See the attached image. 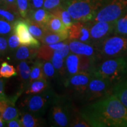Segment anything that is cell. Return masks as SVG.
<instances>
[{
  "instance_id": "obj_1",
  "label": "cell",
  "mask_w": 127,
  "mask_h": 127,
  "mask_svg": "<svg viewBox=\"0 0 127 127\" xmlns=\"http://www.w3.org/2000/svg\"><path fill=\"white\" fill-rule=\"evenodd\" d=\"M93 127H127V107L113 94L87 105L79 111Z\"/></svg>"
},
{
  "instance_id": "obj_2",
  "label": "cell",
  "mask_w": 127,
  "mask_h": 127,
  "mask_svg": "<svg viewBox=\"0 0 127 127\" xmlns=\"http://www.w3.org/2000/svg\"><path fill=\"white\" fill-rule=\"evenodd\" d=\"M90 73L93 77L108 79L115 84L127 77V56L96 60Z\"/></svg>"
},
{
  "instance_id": "obj_3",
  "label": "cell",
  "mask_w": 127,
  "mask_h": 127,
  "mask_svg": "<svg viewBox=\"0 0 127 127\" xmlns=\"http://www.w3.org/2000/svg\"><path fill=\"white\" fill-rule=\"evenodd\" d=\"M105 2V0H65L63 7L74 22H88L95 18Z\"/></svg>"
},
{
  "instance_id": "obj_4",
  "label": "cell",
  "mask_w": 127,
  "mask_h": 127,
  "mask_svg": "<svg viewBox=\"0 0 127 127\" xmlns=\"http://www.w3.org/2000/svg\"><path fill=\"white\" fill-rule=\"evenodd\" d=\"M75 114L71 101L65 96L57 95L50 106L49 120L53 127H69Z\"/></svg>"
},
{
  "instance_id": "obj_5",
  "label": "cell",
  "mask_w": 127,
  "mask_h": 127,
  "mask_svg": "<svg viewBox=\"0 0 127 127\" xmlns=\"http://www.w3.org/2000/svg\"><path fill=\"white\" fill-rule=\"evenodd\" d=\"M97 60L127 56V35L114 34L96 47Z\"/></svg>"
},
{
  "instance_id": "obj_6",
  "label": "cell",
  "mask_w": 127,
  "mask_h": 127,
  "mask_svg": "<svg viewBox=\"0 0 127 127\" xmlns=\"http://www.w3.org/2000/svg\"><path fill=\"white\" fill-rule=\"evenodd\" d=\"M57 95L50 88L42 93L28 95L21 103V111L41 117L50 107Z\"/></svg>"
},
{
  "instance_id": "obj_7",
  "label": "cell",
  "mask_w": 127,
  "mask_h": 127,
  "mask_svg": "<svg viewBox=\"0 0 127 127\" xmlns=\"http://www.w3.org/2000/svg\"><path fill=\"white\" fill-rule=\"evenodd\" d=\"M114 85L108 79L93 77L83 95L84 98L86 101H91L112 94Z\"/></svg>"
},
{
  "instance_id": "obj_8",
  "label": "cell",
  "mask_w": 127,
  "mask_h": 127,
  "mask_svg": "<svg viewBox=\"0 0 127 127\" xmlns=\"http://www.w3.org/2000/svg\"><path fill=\"white\" fill-rule=\"evenodd\" d=\"M127 8V0H112L100 9L91 21H115L123 15Z\"/></svg>"
},
{
  "instance_id": "obj_9",
  "label": "cell",
  "mask_w": 127,
  "mask_h": 127,
  "mask_svg": "<svg viewBox=\"0 0 127 127\" xmlns=\"http://www.w3.org/2000/svg\"><path fill=\"white\" fill-rule=\"evenodd\" d=\"M115 21H90L91 44L95 47L114 34Z\"/></svg>"
},
{
  "instance_id": "obj_10",
  "label": "cell",
  "mask_w": 127,
  "mask_h": 127,
  "mask_svg": "<svg viewBox=\"0 0 127 127\" xmlns=\"http://www.w3.org/2000/svg\"><path fill=\"white\" fill-rule=\"evenodd\" d=\"M93 75L90 72H79L66 78L64 81V86L76 95L82 96Z\"/></svg>"
},
{
  "instance_id": "obj_11",
  "label": "cell",
  "mask_w": 127,
  "mask_h": 127,
  "mask_svg": "<svg viewBox=\"0 0 127 127\" xmlns=\"http://www.w3.org/2000/svg\"><path fill=\"white\" fill-rule=\"evenodd\" d=\"M13 31L18 36L21 45L39 48L41 42L31 34L25 19L20 18L13 24Z\"/></svg>"
},
{
  "instance_id": "obj_12",
  "label": "cell",
  "mask_w": 127,
  "mask_h": 127,
  "mask_svg": "<svg viewBox=\"0 0 127 127\" xmlns=\"http://www.w3.org/2000/svg\"><path fill=\"white\" fill-rule=\"evenodd\" d=\"M24 91L23 90L21 89L14 96L0 100V117L5 123L20 117V111L15 107V102Z\"/></svg>"
},
{
  "instance_id": "obj_13",
  "label": "cell",
  "mask_w": 127,
  "mask_h": 127,
  "mask_svg": "<svg viewBox=\"0 0 127 127\" xmlns=\"http://www.w3.org/2000/svg\"><path fill=\"white\" fill-rule=\"evenodd\" d=\"M68 39L91 44L90 21L74 22L68 30Z\"/></svg>"
},
{
  "instance_id": "obj_14",
  "label": "cell",
  "mask_w": 127,
  "mask_h": 127,
  "mask_svg": "<svg viewBox=\"0 0 127 127\" xmlns=\"http://www.w3.org/2000/svg\"><path fill=\"white\" fill-rule=\"evenodd\" d=\"M68 45L71 52L72 53L77 55L96 58L97 49L95 46L91 44L75 40V39H68Z\"/></svg>"
},
{
  "instance_id": "obj_15",
  "label": "cell",
  "mask_w": 127,
  "mask_h": 127,
  "mask_svg": "<svg viewBox=\"0 0 127 127\" xmlns=\"http://www.w3.org/2000/svg\"><path fill=\"white\" fill-rule=\"evenodd\" d=\"M38 48L21 45L12 53V58L15 61H32L37 58Z\"/></svg>"
},
{
  "instance_id": "obj_16",
  "label": "cell",
  "mask_w": 127,
  "mask_h": 127,
  "mask_svg": "<svg viewBox=\"0 0 127 127\" xmlns=\"http://www.w3.org/2000/svg\"><path fill=\"white\" fill-rule=\"evenodd\" d=\"M68 39L66 40L57 42V43L48 44H42L38 48L37 53V58L44 61H51L55 50L63 47L68 43Z\"/></svg>"
},
{
  "instance_id": "obj_17",
  "label": "cell",
  "mask_w": 127,
  "mask_h": 127,
  "mask_svg": "<svg viewBox=\"0 0 127 127\" xmlns=\"http://www.w3.org/2000/svg\"><path fill=\"white\" fill-rule=\"evenodd\" d=\"M32 63V61H21L17 65V75L21 83V89L24 91L29 84L32 66H30V64Z\"/></svg>"
},
{
  "instance_id": "obj_18",
  "label": "cell",
  "mask_w": 127,
  "mask_h": 127,
  "mask_svg": "<svg viewBox=\"0 0 127 127\" xmlns=\"http://www.w3.org/2000/svg\"><path fill=\"white\" fill-rule=\"evenodd\" d=\"M20 117L23 127H39L45 125V120L41 117L27 111H20Z\"/></svg>"
},
{
  "instance_id": "obj_19",
  "label": "cell",
  "mask_w": 127,
  "mask_h": 127,
  "mask_svg": "<svg viewBox=\"0 0 127 127\" xmlns=\"http://www.w3.org/2000/svg\"><path fill=\"white\" fill-rule=\"evenodd\" d=\"M45 27L47 31L68 36V28L58 17L52 14Z\"/></svg>"
},
{
  "instance_id": "obj_20",
  "label": "cell",
  "mask_w": 127,
  "mask_h": 127,
  "mask_svg": "<svg viewBox=\"0 0 127 127\" xmlns=\"http://www.w3.org/2000/svg\"><path fill=\"white\" fill-rule=\"evenodd\" d=\"M50 88L49 81L45 78L35 80L28 85L25 90L27 95L37 94L43 93Z\"/></svg>"
},
{
  "instance_id": "obj_21",
  "label": "cell",
  "mask_w": 127,
  "mask_h": 127,
  "mask_svg": "<svg viewBox=\"0 0 127 127\" xmlns=\"http://www.w3.org/2000/svg\"><path fill=\"white\" fill-rule=\"evenodd\" d=\"M112 94L118 98L127 107V77L114 84L112 87Z\"/></svg>"
},
{
  "instance_id": "obj_22",
  "label": "cell",
  "mask_w": 127,
  "mask_h": 127,
  "mask_svg": "<svg viewBox=\"0 0 127 127\" xmlns=\"http://www.w3.org/2000/svg\"><path fill=\"white\" fill-rule=\"evenodd\" d=\"M51 15L52 13L50 11L44 8H40L35 10L30 11L27 18H29L36 23L45 26Z\"/></svg>"
},
{
  "instance_id": "obj_23",
  "label": "cell",
  "mask_w": 127,
  "mask_h": 127,
  "mask_svg": "<svg viewBox=\"0 0 127 127\" xmlns=\"http://www.w3.org/2000/svg\"><path fill=\"white\" fill-rule=\"evenodd\" d=\"M28 25V28L31 34L38 40L41 41L44 35L48 31L44 25L36 23L29 18L25 19Z\"/></svg>"
},
{
  "instance_id": "obj_24",
  "label": "cell",
  "mask_w": 127,
  "mask_h": 127,
  "mask_svg": "<svg viewBox=\"0 0 127 127\" xmlns=\"http://www.w3.org/2000/svg\"><path fill=\"white\" fill-rule=\"evenodd\" d=\"M64 59L65 58L60 53H58L57 50H55L51 61L57 70L58 77L66 78L65 65Z\"/></svg>"
},
{
  "instance_id": "obj_25",
  "label": "cell",
  "mask_w": 127,
  "mask_h": 127,
  "mask_svg": "<svg viewBox=\"0 0 127 127\" xmlns=\"http://www.w3.org/2000/svg\"><path fill=\"white\" fill-rule=\"evenodd\" d=\"M42 66H43V60L36 58L32 64L29 84L35 80L45 78Z\"/></svg>"
},
{
  "instance_id": "obj_26",
  "label": "cell",
  "mask_w": 127,
  "mask_h": 127,
  "mask_svg": "<svg viewBox=\"0 0 127 127\" xmlns=\"http://www.w3.org/2000/svg\"><path fill=\"white\" fill-rule=\"evenodd\" d=\"M51 12L53 15L58 17L68 30L71 27L72 24L74 23L70 14L68 12V11L63 6L57 8L54 10L52 11Z\"/></svg>"
},
{
  "instance_id": "obj_27",
  "label": "cell",
  "mask_w": 127,
  "mask_h": 127,
  "mask_svg": "<svg viewBox=\"0 0 127 127\" xmlns=\"http://www.w3.org/2000/svg\"><path fill=\"white\" fill-rule=\"evenodd\" d=\"M67 39H68V36H67L51 32L48 31L44 35L40 42L42 44L48 45V44L57 43V42L66 40Z\"/></svg>"
},
{
  "instance_id": "obj_28",
  "label": "cell",
  "mask_w": 127,
  "mask_h": 127,
  "mask_svg": "<svg viewBox=\"0 0 127 127\" xmlns=\"http://www.w3.org/2000/svg\"><path fill=\"white\" fill-rule=\"evenodd\" d=\"M42 67H43L44 77L48 81L58 77L57 70L50 61H44L43 60Z\"/></svg>"
},
{
  "instance_id": "obj_29",
  "label": "cell",
  "mask_w": 127,
  "mask_h": 127,
  "mask_svg": "<svg viewBox=\"0 0 127 127\" xmlns=\"http://www.w3.org/2000/svg\"><path fill=\"white\" fill-rule=\"evenodd\" d=\"M20 15L3 5H0V18H4L12 24L20 18Z\"/></svg>"
},
{
  "instance_id": "obj_30",
  "label": "cell",
  "mask_w": 127,
  "mask_h": 127,
  "mask_svg": "<svg viewBox=\"0 0 127 127\" xmlns=\"http://www.w3.org/2000/svg\"><path fill=\"white\" fill-rule=\"evenodd\" d=\"M17 75V69L12 65L9 64L7 62H3L0 66V77L4 78Z\"/></svg>"
},
{
  "instance_id": "obj_31",
  "label": "cell",
  "mask_w": 127,
  "mask_h": 127,
  "mask_svg": "<svg viewBox=\"0 0 127 127\" xmlns=\"http://www.w3.org/2000/svg\"><path fill=\"white\" fill-rule=\"evenodd\" d=\"M114 34L127 35V12L123 17L115 21V31Z\"/></svg>"
},
{
  "instance_id": "obj_32",
  "label": "cell",
  "mask_w": 127,
  "mask_h": 127,
  "mask_svg": "<svg viewBox=\"0 0 127 127\" xmlns=\"http://www.w3.org/2000/svg\"><path fill=\"white\" fill-rule=\"evenodd\" d=\"M12 32H14L13 24L0 18V36L8 37Z\"/></svg>"
},
{
  "instance_id": "obj_33",
  "label": "cell",
  "mask_w": 127,
  "mask_h": 127,
  "mask_svg": "<svg viewBox=\"0 0 127 127\" xmlns=\"http://www.w3.org/2000/svg\"><path fill=\"white\" fill-rule=\"evenodd\" d=\"M19 14L21 18L26 19L30 11V5L28 0H16Z\"/></svg>"
},
{
  "instance_id": "obj_34",
  "label": "cell",
  "mask_w": 127,
  "mask_h": 127,
  "mask_svg": "<svg viewBox=\"0 0 127 127\" xmlns=\"http://www.w3.org/2000/svg\"><path fill=\"white\" fill-rule=\"evenodd\" d=\"M7 41L9 53L12 54L20 46L21 44L18 36L14 32H12L11 34L8 36Z\"/></svg>"
},
{
  "instance_id": "obj_35",
  "label": "cell",
  "mask_w": 127,
  "mask_h": 127,
  "mask_svg": "<svg viewBox=\"0 0 127 127\" xmlns=\"http://www.w3.org/2000/svg\"><path fill=\"white\" fill-rule=\"evenodd\" d=\"M69 127H90V125L86 120L81 115L80 113L75 114L71 121Z\"/></svg>"
},
{
  "instance_id": "obj_36",
  "label": "cell",
  "mask_w": 127,
  "mask_h": 127,
  "mask_svg": "<svg viewBox=\"0 0 127 127\" xmlns=\"http://www.w3.org/2000/svg\"><path fill=\"white\" fill-rule=\"evenodd\" d=\"M65 0H44L43 8L51 12L57 8L63 6Z\"/></svg>"
},
{
  "instance_id": "obj_37",
  "label": "cell",
  "mask_w": 127,
  "mask_h": 127,
  "mask_svg": "<svg viewBox=\"0 0 127 127\" xmlns=\"http://www.w3.org/2000/svg\"><path fill=\"white\" fill-rule=\"evenodd\" d=\"M9 53L7 37L0 36V58Z\"/></svg>"
},
{
  "instance_id": "obj_38",
  "label": "cell",
  "mask_w": 127,
  "mask_h": 127,
  "mask_svg": "<svg viewBox=\"0 0 127 127\" xmlns=\"http://www.w3.org/2000/svg\"><path fill=\"white\" fill-rule=\"evenodd\" d=\"M30 11L35 10L43 7L44 0H28Z\"/></svg>"
},
{
  "instance_id": "obj_39",
  "label": "cell",
  "mask_w": 127,
  "mask_h": 127,
  "mask_svg": "<svg viewBox=\"0 0 127 127\" xmlns=\"http://www.w3.org/2000/svg\"><path fill=\"white\" fill-rule=\"evenodd\" d=\"M3 6L19 14L16 0H3Z\"/></svg>"
},
{
  "instance_id": "obj_40",
  "label": "cell",
  "mask_w": 127,
  "mask_h": 127,
  "mask_svg": "<svg viewBox=\"0 0 127 127\" xmlns=\"http://www.w3.org/2000/svg\"><path fill=\"white\" fill-rule=\"evenodd\" d=\"M5 124L7 125L6 127H23V125H22L20 119L19 118L9 121L5 123Z\"/></svg>"
},
{
  "instance_id": "obj_41",
  "label": "cell",
  "mask_w": 127,
  "mask_h": 127,
  "mask_svg": "<svg viewBox=\"0 0 127 127\" xmlns=\"http://www.w3.org/2000/svg\"><path fill=\"white\" fill-rule=\"evenodd\" d=\"M5 81L0 77V100L7 98V96L4 93Z\"/></svg>"
},
{
  "instance_id": "obj_42",
  "label": "cell",
  "mask_w": 127,
  "mask_h": 127,
  "mask_svg": "<svg viewBox=\"0 0 127 127\" xmlns=\"http://www.w3.org/2000/svg\"><path fill=\"white\" fill-rule=\"evenodd\" d=\"M5 124V122L4 121H3L2 118L0 117V127H4Z\"/></svg>"
},
{
  "instance_id": "obj_43",
  "label": "cell",
  "mask_w": 127,
  "mask_h": 127,
  "mask_svg": "<svg viewBox=\"0 0 127 127\" xmlns=\"http://www.w3.org/2000/svg\"><path fill=\"white\" fill-rule=\"evenodd\" d=\"M0 5H3V0H0Z\"/></svg>"
}]
</instances>
